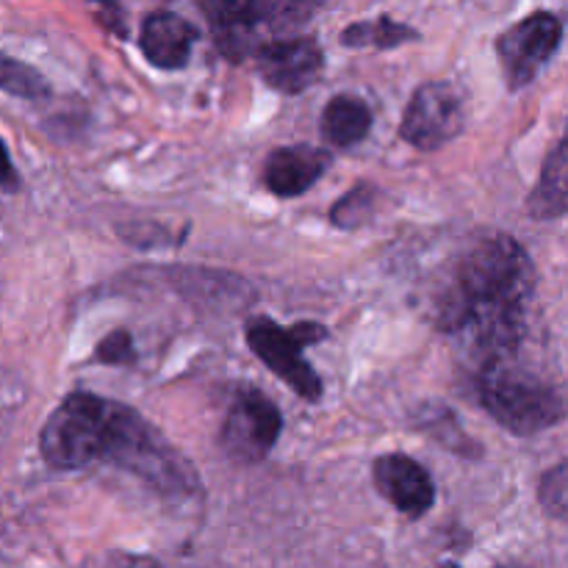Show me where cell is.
Returning <instances> with one entry per match:
<instances>
[{"mask_svg":"<svg viewBox=\"0 0 568 568\" xmlns=\"http://www.w3.org/2000/svg\"><path fill=\"white\" fill-rule=\"evenodd\" d=\"M536 266L508 233H483L447 266L433 292L430 316L471 369L527 358Z\"/></svg>","mask_w":568,"mask_h":568,"instance_id":"obj_1","label":"cell"},{"mask_svg":"<svg viewBox=\"0 0 568 568\" xmlns=\"http://www.w3.org/2000/svg\"><path fill=\"white\" fill-rule=\"evenodd\" d=\"M39 453L59 471L114 464L172 497H189L200 488L192 464L136 410L89 392L61 399L39 433Z\"/></svg>","mask_w":568,"mask_h":568,"instance_id":"obj_2","label":"cell"},{"mask_svg":"<svg viewBox=\"0 0 568 568\" xmlns=\"http://www.w3.org/2000/svg\"><path fill=\"white\" fill-rule=\"evenodd\" d=\"M477 403L514 436H536L568 416V392L530 358L508 361L475 372Z\"/></svg>","mask_w":568,"mask_h":568,"instance_id":"obj_3","label":"cell"},{"mask_svg":"<svg viewBox=\"0 0 568 568\" xmlns=\"http://www.w3.org/2000/svg\"><path fill=\"white\" fill-rule=\"evenodd\" d=\"M250 349L258 355L261 364L270 372H275L294 394H300L308 403H320L322 397V381L316 375L314 366L303 358V349L316 342H325L327 327L316 325V322H297L292 327L277 325L275 320L266 316H255L247 322Z\"/></svg>","mask_w":568,"mask_h":568,"instance_id":"obj_4","label":"cell"},{"mask_svg":"<svg viewBox=\"0 0 568 568\" xmlns=\"http://www.w3.org/2000/svg\"><path fill=\"white\" fill-rule=\"evenodd\" d=\"M203 14L209 17L214 31L216 50L227 59L239 61L247 53H258L261 42L255 39L258 31H294L303 26L314 6L308 3H203Z\"/></svg>","mask_w":568,"mask_h":568,"instance_id":"obj_5","label":"cell"},{"mask_svg":"<svg viewBox=\"0 0 568 568\" xmlns=\"http://www.w3.org/2000/svg\"><path fill=\"white\" fill-rule=\"evenodd\" d=\"M283 416L258 388H239L222 422V447L236 464H258L277 444Z\"/></svg>","mask_w":568,"mask_h":568,"instance_id":"obj_6","label":"cell"},{"mask_svg":"<svg viewBox=\"0 0 568 568\" xmlns=\"http://www.w3.org/2000/svg\"><path fill=\"white\" fill-rule=\"evenodd\" d=\"M564 22L552 11H532L497 39V55L508 89H521L536 81L541 67L558 53Z\"/></svg>","mask_w":568,"mask_h":568,"instance_id":"obj_7","label":"cell"},{"mask_svg":"<svg viewBox=\"0 0 568 568\" xmlns=\"http://www.w3.org/2000/svg\"><path fill=\"white\" fill-rule=\"evenodd\" d=\"M464 128V103L449 83H422L399 122V136L416 150L444 148Z\"/></svg>","mask_w":568,"mask_h":568,"instance_id":"obj_8","label":"cell"},{"mask_svg":"<svg viewBox=\"0 0 568 568\" xmlns=\"http://www.w3.org/2000/svg\"><path fill=\"white\" fill-rule=\"evenodd\" d=\"M255 64H258V75L275 92L300 94L311 83L320 81L325 55L316 39L311 37L272 39V42H264V48H258Z\"/></svg>","mask_w":568,"mask_h":568,"instance_id":"obj_9","label":"cell"},{"mask_svg":"<svg viewBox=\"0 0 568 568\" xmlns=\"http://www.w3.org/2000/svg\"><path fill=\"white\" fill-rule=\"evenodd\" d=\"M372 480L377 494L408 519H422L436 503V483L430 471L410 455H381L372 464Z\"/></svg>","mask_w":568,"mask_h":568,"instance_id":"obj_10","label":"cell"},{"mask_svg":"<svg viewBox=\"0 0 568 568\" xmlns=\"http://www.w3.org/2000/svg\"><path fill=\"white\" fill-rule=\"evenodd\" d=\"M200 31L175 11H150L139 31V48L144 59L159 70H181L192 59Z\"/></svg>","mask_w":568,"mask_h":568,"instance_id":"obj_11","label":"cell"},{"mask_svg":"<svg viewBox=\"0 0 568 568\" xmlns=\"http://www.w3.org/2000/svg\"><path fill=\"white\" fill-rule=\"evenodd\" d=\"M333 164V155L314 144H288L277 148L264 164V186L275 197H300Z\"/></svg>","mask_w":568,"mask_h":568,"instance_id":"obj_12","label":"cell"},{"mask_svg":"<svg viewBox=\"0 0 568 568\" xmlns=\"http://www.w3.org/2000/svg\"><path fill=\"white\" fill-rule=\"evenodd\" d=\"M527 214L536 220H558L568 214V131L547 155L541 178L527 197Z\"/></svg>","mask_w":568,"mask_h":568,"instance_id":"obj_13","label":"cell"},{"mask_svg":"<svg viewBox=\"0 0 568 568\" xmlns=\"http://www.w3.org/2000/svg\"><path fill=\"white\" fill-rule=\"evenodd\" d=\"M322 136L333 148H353L372 131V109L355 94H336L322 111Z\"/></svg>","mask_w":568,"mask_h":568,"instance_id":"obj_14","label":"cell"},{"mask_svg":"<svg viewBox=\"0 0 568 568\" xmlns=\"http://www.w3.org/2000/svg\"><path fill=\"white\" fill-rule=\"evenodd\" d=\"M419 39V31L405 22H394L392 17H377V20H364V22H353L342 31V44L344 48H377V50H388V48H399L405 42H414Z\"/></svg>","mask_w":568,"mask_h":568,"instance_id":"obj_15","label":"cell"},{"mask_svg":"<svg viewBox=\"0 0 568 568\" xmlns=\"http://www.w3.org/2000/svg\"><path fill=\"white\" fill-rule=\"evenodd\" d=\"M377 192L369 183H361V186L349 189L342 200L331 209V222L336 227H344V231H353V227L366 225L375 214Z\"/></svg>","mask_w":568,"mask_h":568,"instance_id":"obj_16","label":"cell"},{"mask_svg":"<svg viewBox=\"0 0 568 568\" xmlns=\"http://www.w3.org/2000/svg\"><path fill=\"white\" fill-rule=\"evenodd\" d=\"M422 427L427 430V436L436 438L442 447L453 449V453L469 455V458L471 455H480L477 442H471V438L460 430L458 422H455V416L449 414L447 408H436V416H430L425 410V414H422Z\"/></svg>","mask_w":568,"mask_h":568,"instance_id":"obj_17","label":"cell"},{"mask_svg":"<svg viewBox=\"0 0 568 568\" xmlns=\"http://www.w3.org/2000/svg\"><path fill=\"white\" fill-rule=\"evenodd\" d=\"M0 87H3L6 94H17V98L28 100L48 94V81L33 67L11 59V55H3V61H0Z\"/></svg>","mask_w":568,"mask_h":568,"instance_id":"obj_18","label":"cell"},{"mask_svg":"<svg viewBox=\"0 0 568 568\" xmlns=\"http://www.w3.org/2000/svg\"><path fill=\"white\" fill-rule=\"evenodd\" d=\"M538 503L547 516L558 521H568V460L552 466L538 483Z\"/></svg>","mask_w":568,"mask_h":568,"instance_id":"obj_19","label":"cell"},{"mask_svg":"<svg viewBox=\"0 0 568 568\" xmlns=\"http://www.w3.org/2000/svg\"><path fill=\"white\" fill-rule=\"evenodd\" d=\"M98 361L103 364H133V342L125 331H116L98 344Z\"/></svg>","mask_w":568,"mask_h":568,"instance_id":"obj_20","label":"cell"},{"mask_svg":"<svg viewBox=\"0 0 568 568\" xmlns=\"http://www.w3.org/2000/svg\"><path fill=\"white\" fill-rule=\"evenodd\" d=\"M87 568H161L159 560L148 558V555H128V552H111L103 555L100 560L89 564Z\"/></svg>","mask_w":568,"mask_h":568,"instance_id":"obj_21","label":"cell"},{"mask_svg":"<svg viewBox=\"0 0 568 568\" xmlns=\"http://www.w3.org/2000/svg\"><path fill=\"white\" fill-rule=\"evenodd\" d=\"M17 186H20V183H17V172H14V164H11V155H6V178H3V192H6V194L17 192Z\"/></svg>","mask_w":568,"mask_h":568,"instance_id":"obj_22","label":"cell"},{"mask_svg":"<svg viewBox=\"0 0 568 568\" xmlns=\"http://www.w3.org/2000/svg\"><path fill=\"white\" fill-rule=\"evenodd\" d=\"M442 568H458V566H453V564H447V566H442ZM497 568H521V566H497Z\"/></svg>","mask_w":568,"mask_h":568,"instance_id":"obj_23","label":"cell"}]
</instances>
